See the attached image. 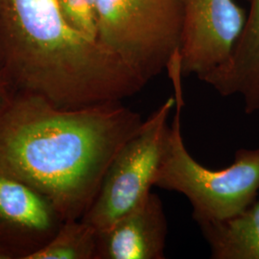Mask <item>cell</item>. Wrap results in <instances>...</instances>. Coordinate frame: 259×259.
I'll return each mask as SVG.
<instances>
[{
	"label": "cell",
	"instance_id": "cell-1",
	"mask_svg": "<svg viewBox=\"0 0 259 259\" xmlns=\"http://www.w3.org/2000/svg\"><path fill=\"white\" fill-rule=\"evenodd\" d=\"M143 121L122 101L61 109L16 93L0 113V166L46 195L65 220L81 219Z\"/></svg>",
	"mask_w": 259,
	"mask_h": 259
},
{
	"label": "cell",
	"instance_id": "cell-2",
	"mask_svg": "<svg viewBox=\"0 0 259 259\" xmlns=\"http://www.w3.org/2000/svg\"><path fill=\"white\" fill-rule=\"evenodd\" d=\"M2 75L61 109L123 101L147 82L99 39L68 25L57 0H0Z\"/></svg>",
	"mask_w": 259,
	"mask_h": 259
},
{
	"label": "cell",
	"instance_id": "cell-3",
	"mask_svg": "<svg viewBox=\"0 0 259 259\" xmlns=\"http://www.w3.org/2000/svg\"><path fill=\"white\" fill-rule=\"evenodd\" d=\"M173 87L175 113L167 129L155 186L185 196L198 225L240 213L259 196V148L238 149L232 164L220 170L199 163L186 149L182 134V83Z\"/></svg>",
	"mask_w": 259,
	"mask_h": 259
},
{
	"label": "cell",
	"instance_id": "cell-4",
	"mask_svg": "<svg viewBox=\"0 0 259 259\" xmlns=\"http://www.w3.org/2000/svg\"><path fill=\"white\" fill-rule=\"evenodd\" d=\"M99 40L147 83L180 61L187 0H96Z\"/></svg>",
	"mask_w": 259,
	"mask_h": 259
},
{
	"label": "cell",
	"instance_id": "cell-5",
	"mask_svg": "<svg viewBox=\"0 0 259 259\" xmlns=\"http://www.w3.org/2000/svg\"><path fill=\"white\" fill-rule=\"evenodd\" d=\"M175 106V96L162 103L111 161L94 202L81 218L97 232L141 204L155 186L168 119Z\"/></svg>",
	"mask_w": 259,
	"mask_h": 259
},
{
	"label": "cell",
	"instance_id": "cell-6",
	"mask_svg": "<svg viewBox=\"0 0 259 259\" xmlns=\"http://www.w3.org/2000/svg\"><path fill=\"white\" fill-rule=\"evenodd\" d=\"M247 15L233 0H187L180 48L183 76L204 82L226 65Z\"/></svg>",
	"mask_w": 259,
	"mask_h": 259
},
{
	"label": "cell",
	"instance_id": "cell-7",
	"mask_svg": "<svg viewBox=\"0 0 259 259\" xmlns=\"http://www.w3.org/2000/svg\"><path fill=\"white\" fill-rule=\"evenodd\" d=\"M65 221L46 195L0 166V250L7 258H30Z\"/></svg>",
	"mask_w": 259,
	"mask_h": 259
},
{
	"label": "cell",
	"instance_id": "cell-8",
	"mask_svg": "<svg viewBox=\"0 0 259 259\" xmlns=\"http://www.w3.org/2000/svg\"><path fill=\"white\" fill-rule=\"evenodd\" d=\"M167 234L163 203L151 191L137 207L97 232L95 259H164Z\"/></svg>",
	"mask_w": 259,
	"mask_h": 259
},
{
	"label": "cell",
	"instance_id": "cell-9",
	"mask_svg": "<svg viewBox=\"0 0 259 259\" xmlns=\"http://www.w3.org/2000/svg\"><path fill=\"white\" fill-rule=\"evenodd\" d=\"M245 25L229 62L204 80L223 97L239 94L247 114L259 110V0H249Z\"/></svg>",
	"mask_w": 259,
	"mask_h": 259
},
{
	"label": "cell",
	"instance_id": "cell-10",
	"mask_svg": "<svg viewBox=\"0 0 259 259\" xmlns=\"http://www.w3.org/2000/svg\"><path fill=\"white\" fill-rule=\"evenodd\" d=\"M213 259H259V196L240 213L199 225Z\"/></svg>",
	"mask_w": 259,
	"mask_h": 259
},
{
	"label": "cell",
	"instance_id": "cell-11",
	"mask_svg": "<svg viewBox=\"0 0 259 259\" xmlns=\"http://www.w3.org/2000/svg\"><path fill=\"white\" fill-rule=\"evenodd\" d=\"M97 231L82 219L65 220L29 259H95Z\"/></svg>",
	"mask_w": 259,
	"mask_h": 259
},
{
	"label": "cell",
	"instance_id": "cell-12",
	"mask_svg": "<svg viewBox=\"0 0 259 259\" xmlns=\"http://www.w3.org/2000/svg\"><path fill=\"white\" fill-rule=\"evenodd\" d=\"M65 21L81 34L99 39L96 0H57Z\"/></svg>",
	"mask_w": 259,
	"mask_h": 259
},
{
	"label": "cell",
	"instance_id": "cell-13",
	"mask_svg": "<svg viewBox=\"0 0 259 259\" xmlns=\"http://www.w3.org/2000/svg\"><path fill=\"white\" fill-rule=\"evenodd\" d=\"M15 95V90L8 83V81L0 74V113L9 106Z\"/></svg>",
	"mask_w": 259,
	"mask_h": 259
},
{
	"label": "cell",
	"instance_id": "cell-14",
	"mask_svg": "<svg viewBox=\"0 0 259 259\" xmlns=\"http://www.w3.org/2000/svg\"><path fill=\"white\" fill-rule=\"evenodd\" d=\"M0 259H8L7 258V256L0 250Z\"/></svg>",
	"mask_w": 259,
	"mask_h": 259
},
{
	"label": "cell",
	"instance_id": "cell-15",
	"mask_svg": "<svg viewBox=\"0 0 259 259\" xmlns=\"http://www.w3.org/2000/svg\"><path fill=\"white\" fill-rule=\"evenodd\" d=\"M0 69H1V60H0Z\"/></svg>",
	"mask_w": 259,
	"mask_h": 259
},
{
	"label": "cell",
	"instance_id": "cell-16",
	"mask_svg": "<svg viewBox=\"0 0 259 259\" xmlns=\"http://www.w3.org/2000/svg\"><path fill=\"white\" fill-rule=\"evenodd\" d=\"M258 111H259V110H258Z\"/></svg>",
	"mask_w": 259,
	"mask_h": 259
}]
</instances>
